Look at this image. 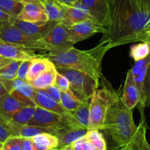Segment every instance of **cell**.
<instances>
[{
  "label": "cell",
  "instance_id": "1",
  "mask_svg": "<svg viewBox=\"0 0 150 150\" xmlns=\"http://www.w3.org/2000/svg\"><path fill=\"white\" fill-rule=\"evenodd\" d=\"M113 47L108 40L102 39L97 46L88 50H80L73 47L64 52L56 54L47 52L42 56L49 59L56 67L76 69L99 81L102 59L107 52Z\"/></svg>",
  "mask_w": 150,
  "mask_h": 150
},
{
  "label": "cell",
  "instance_id": "2",
  "mask_svg": "<svg viewBox=\"0 0 150 150\" xmlns=\"http://www.w3.org/2000/svg\"><path fill=\"white\" fill-rule=\"evenodd\" d=\"M137 129L132 110L127 108L122 96H119L108 108L101 130L110 136L117 146L124 148L132 140Z\"/></svg>",
  "mask_w": 150,
  "mask_h": 150
},
{
  "label": "cell",
  "instance_id": "3",
  "mask_svg": "<svg viewBox=\"0 0 150 150\" xmlns=\"http://www.w3.org/2000/svg\"><path fill=\"white\" fill-rule=\"evenodd\" d=\"M27 125L47 128L52 131L54 135L63 129L83 127L74 117L71 112L69 114H60L38 106L35 108L34 116Z\"/></svg>",
  "mask_w": 150,
  "mask_h": 150
},
{
  "label": "cell",
  "instance_id": "4",
  "mask_svg": "<svg viewBox=\"0 0 150 150\" xmlns=\"http://www.w3.org/2000/svg\"><path fill=\"white\" fill-rule=\"evenodd\" d=\"M119 96L116 91L106 86L97 89L90 102L89 129L101 130L108 108L114 103Z\"/></svg>",
  "mask_w": 150,
  "mask_h": 150
},
{
  "label": "cell",
  "instance_id": "5",
  "mask_svg": "<svg viewBox=\"0 0 150 150\" xmlns=\"http://www.w3.org/2000/svg\"><path fill=\"white\" fill-rule=\"evenodd\" d=\"M56 67V66H55ZM57 72L68 79L70 89L81 100H90L99 88V80L76 69L56 67Z\"/></svg>",
  "mask_w": 150,
  "mask_h": 150
},
{
  "label": "cell",
  "instance_id": "6",
  "mask_svg": "<svg viewBox=\"0 0 150 150\" xmlns=\"http://www.w3.org/2000/svg\"><path fill=\"white\" fill-rule=\"evenodd\" d=\"M0 40L32 50L49 52L48 47L41 38L25 34L11 24L0 27Z\"/></svg>",
  "mask_w": 150,
  "mask_h": 150
},
{
  "label": "cell",
  "instance_id": "7",
  "mask_svg": "<svg viewBox=\"0 0 150 150\" xmlns=\"http://www.w3.org/2000/svg\"><path fill=\"white\" fill-rule=\"evenodd\" d=\"M41 40L48 47V53L52 54L64 52L74 46L69 40V27L61 22L57 23Z\"/></svg>",
  "mask_w": 150,
  "mask_h": 150
},
{
  "label": "cell",
  "instance_id": "8",
  "mask_svg": "<svg viewBox=\"0 0 150 150\" xmlns=\"http://www.w3.org/2000/svg\"><path fill=\"white\" fill-rule=\"evenodd\" d=\"M96 33L106 35L108 28L96 20L87 19L69 27V40L74 45L76 43L89 38Z\"/></svg>",
  "mask_w": 150,
  "mask_h": 150
},
{
  "label": "cell",
  "instance_id": "9",
  "mask_svg": "<svg viewBox=\"0 0 150 150\" xmlns=\"http://www.w3.org/2000/svg\"><path fill=\"white\" fill-rule=\"evenodd\" d=\"M150 64V54L148 57L139 61L135 62V65L130 69L132 78L135 82L139 93V102L137 108L141 113V120H145L144 117V109H145V94L144 91V83L146 74L147 69Z\"/></svg>",
  "mask_w": 150,
  "mask_h": 150
},
{
  "label": "cell",
  "instance_id": "10",
  "mask_svg": "<svg viewBox=\"0 0 150 150\" xmlns=\"http://www.w3.org/2000/svg\"><path fill=\"white\" fill-rule=\"evenodd\" d=\"M72 150H107L106 140L100 130L89 129L80 139L71 144Z\"/></svg>",
  "mask_w": 150,
  "mask_h": 150
},
{
  "label": "cell",
  "instance_id": "11",
  "mask_svg": "<svg viewBox=\"0 0 150 150\" xmlns=\"http://www.w3.org/2000/svg\"><path fill=\"white\" fill-rule=\"evenodd\" d=\"M57 23L56 21H48L45 22H28L13 18L11 24L16 27L25 34L33 37L42 38H44Z\"/></svg>",
  "mask_w": 150,
  "mask_h": 150
},
{
  "label": "cell",
  "instance_id": "12",
  "mask_svg": "<svg viewBox=\"0 0 150 150\" xmlns=\"http://www.w3.org/2000/svg\"><path fill=\"white\" fill-rule=\"evenodd\" d=\"M24 7L16 18L28 22H45L48 16L41 2L32 0H23Z\"/></svg>",
  "mask_w": 150,
  "mask_h": 150
},
{
  "label": "cell",
  "instance_id": "13",
  "mask_svg": "<svg viewBox=\"0 0 150 150\" xmlns=\"http://www.w3.org/2000/svg\"><path fill=\"white\" fill-rule=\"evenodd\" d=\"M0 55L11 60L23 61L33 60L40 57L41 54H35L34 50L0 40Z\"/></svg>",
  "mask_w": 150,
  "mask_h": 150
},
{
  "label": "cell",
  "instance_id": "14",
  "mask_svg": "<svg viewBox=\"0 0 150 150\" xmlns=\"http://www.w3.org/2000/svg\"><path fill=\"white\" fill-rule=\"evenodd\" d=\"M64 7L66 10V16L60 22L67 27H69L87 19L95 20L91 15L87 7L83 5L80 0H77L71 5L64 4Z\"/></svg>",
  "mask_w": 150,
  "mask_h": 150
},
{
  "label": "cell",
  "instance_id": "15",
  "mask_svg": "<svg viewBox=\"0 0 150 150\" xmlns=\"http://www.w3.org/2000/svg\"><path fill=\"white\" fill-rule=\"evenodd\" d=\"M96 21L108 28L110 21V0H80Z\"/></svg>",
  "mask_w": 150,
  "mask_h": 150
},
{
  "label": "cell",
  "instance_id": "16",
  "mask_svg": "<svg viewBox=\"0 0 150 150\" xmlns=\"http://www.w3.org/2000/svg\"><path fill=\"white\" fill-rule=\"evenodd\" d=\"M35 89L28 82L22 80L18 87L9 93L16 98L23 106L36 108L37 105L35 102Z\"/></svg>",
  "mask_w": 150,
  "mask_h": 150
},
{
  "label": "cell",
  "instance_id": "17",
  "mask_svg": "<svg viewBox=\"0 0 150 150\" xmlns=\"http://www.w3.org/2000/svg\"><path fill=\"white\" fill-rule=\"evenodd\" d=\"M122 99L127 108H129L131 110L137 107L139 102V93H138L136 85L132 78L130 70L128 71L127 74Z\"/></svg>",
  "mask_w": 150,
  "mask_h": 150
},
{
  "label": "cell",
  "instance_id": "18",
  "mask_svg": "<svg viewBox=\"0 0 150 150\" xmlns=\"http://www.w3.org/2000/svg\"><path fill=\"white\" fill-rule=\"evenodd\" d=\"M88 130L83 127H79L59 131L54 135L59 141L57 150H62L66 147L70 146L72 143L84 136Z\"/></svg>",
  "mask_w": 150,
  "mask_h": 150
},
{
  "label": "cell",
  "instance_id": "19",
  "mask_svg": "<svg viewBox=\"0 0 150 150\" xmlns=\"http://www.w3.org/2000/svg\"><path fill=\"white\" fill-rule=\"evenodd\" d=\"M35 102L36 105L52 112L60 114H69L70 112L66 110L63 105L50 95L42 90H35Z\"/></svg>",
  "mask_w": 150,
  "mask_h": 150
},
{
  "label": "cell",
  "instance_id": "20",
  "mask_svg": "<svg viewBox=\"0 0 150 150\" xmlns=\"http://www.w3.org/2000/svg\"><path fill=\"white\" fill-rule=\"evenodd\" d=\"M148 144L146 120H141L136 132L132 137V140L122 149V150H147Z\"/></svg>",
  "mask_w": 150,
  "mask_h": 150
},
{
  "label": "cell",
  "instance_id": "21",
  "mask_svg": "<svg viewBox=\"0 0 150 150\" xmlns=\"http://www.w3.org/2000/svg\"><path fill=\"white\" fill-rule=\"evenodd\" d=\"M49 21L60 22L66 16L64 4L59 0H46L43 3Z\"/></svg>",
  "mask_w": 150,
  "mask_h": 150
},
{
  "label": "cell",
  "instance_id": "22",
  "mask_svg": "<svg viewBox=\"0 0 150 150\" xmlns=\"http://www.w3.org/2000/svg\"><path fill=\"white\" fill-rule=\"evenodd\" d=\"M54 66H55L49 59L44 57L41 54L40 57H38V58L32 60V64L30 66L28 74H27V81L30 82L35 80L41 74Z\"/></svg>",
  "mask_w": 150,
  "mask_h": 150
},
{
  "label": "cell",
  "instance_id": "23",
  "mask_svg": "<svg viewBox=\"0 0 150 150\" xmlns=\"http://www.w3.org/2000/svg\"><path fill=\"white\" fill-rule=\"evenodd\" d=\"M23 107L24 106L11 93H8L0 96V112L10 119Z\"/></svg>",
  "mask_w": 150,
  "mask_h": 150
},
{
  "label": "cell",
  "instance_id": "24",
  "mask_svg": "<svg viewBox=\"0 0 150 150\" xmlns=\"http://www.w3.org/2000/svg\"><path fill=\"white\" fill-rule=\"evenodd\" d=\"M31 138L35 150H57L58 146V139L52 134L41 133Z\"/></svg>",
  "mask_w": 150,
  "mask_h": 150
},
{
  "label": "cell",
  "instance_id": "25",
  "mask_svg": "<svg viewBox=\"0 0 150 150\" xmlns=\"http://www.w3.org/2000/svg\"><path fill=\"white\" fill-rule=\"evenodd\" d=\"M57 71L56 67L52 68L41 74L39 77L33 81L28 82L35 90H44L55 84Z\"/></svg>",
  "mask_w": 150,
  "mask_h": 150
},
{
  "label": "cell",
  "instance_id": "26",
  "mask_svg": "<svg viewBox=\"0 0 150 150\" xmlns=\"http://www.w3.org/2000/svg\"><path fill=\"white\" fill-rule=\"evenodd\" d=\"M90 100H82L79 108L71 112L76 120L88 129L90 126Z\"/></svg>",
  "mask_w": 150,
  "mask_h": 150
},
{
  "label": "cell",
  "instance_id": "27",
  "mask_svg": "<svg viewBox=\"0 0 150 150\" xmlns=\"http://www.w3.org/2000/svg\"><path fill=\"white\" fill-rule=\"evenodd\" d=\"M82 103V100L71 89L62 92L60 104L69 112H74Z\"/></svg>",
  "mask_w": 150,
  "mask_h": 150
},
{
  "label": "cell",
  "instance_id": "28",
  "mask_svg": "<svg viewBox=\"0 0 150 150\" xmlns=\"http://www.w3.org/2000/svg\"><path fill=\"white\" fill-rule=\"evenodd\" d=\"M24 7L20 0H0V10L13 18H17Z\"/></svg>",
  "mask_w": 150,
  "mask_h": 150
},
{
  "label": "cell",
  "instance_id": "29",
  "mask_svg": "<svg viewBox=\"0 0 150 150\" xmlns=\"http://www.w3.org/2000/svg\"><path fill=\"white\" fill-rule=\"evenodd\" d=\"M35 108L24 106L16 112L11 118V120L21 125H27L34 116Z\"/></svg>",
  "mask_w": 150,
  "mask_h": 150
},
{
  "label": "cell",
  "instance_id": "30",
  "mask_svg": "<svg viewBox=\"0 0 150 150\" xmlns=\"http://www.w3.org/2000/svg\"><path fill=\"white\" fill-rule=\"evenodd\" d=\"M150 54V44L147 42H141L130 47L129 55L135 62L139 61L148 57Z\"/></svg>",
  "mask_w": 150,
  "mask_h": 150
},
{
  "label": "cell",
  "instance_id": "31",
  "mask_svg": "<svg viewBox=\"0 0 150 150\" xmlns=\"http://www.w3.org/2000/svg\"><path fill=\"white\" fill-rule=\"evenodd\" d=\"M21 60H12L6 66L0 69V78L5 80H15L17 79L18 68L21 64Z\"/></svg>",
  "mask_w": 150,
  "mask_h": 150
},
{
  "label": "cell",
  "instance_id": "32",
  "mask_svg": "<svg viewBox=\"0 0 150 150\" xmlns=\"http://www.w3.org/2000/svg\"><path fill=\"white\" fill-rule=\"evenodd\" d=\"M3 150H22L21 149V138L11 136L3 143Z\"/></svg>",
  "mask_w": 150,
  "mask_h": 150
},
{
  "label": "cell",
  "instance_id": "33",
  "mask_svg": "<svg viewBox=\"0 0 150 150\" xmlns=\"http://www.w3.org/2000/svg\"><path fill=\"white\" fill-rule=\"evenodd\" d=\"M31 64L32 60H23V61H21L19 68H18L17 78L27 81V74L30 70Z\"/></svg>",
  "mask_w": 150,
  "mask_h": 150
},
{
  "label": "cell",
  "instance_id": "34",
  "mask_svg": "<svg viewBox=\"0 0 150 150\" xmlns=\"http://www.w3.org/2000/svg\"><path fill=\"white\" fill-rule=\"evenodd\" d=\"M144 91L145 94V106L150 107V64L147 69L144 83Z\"/></svg>",
  "mask_w": 150,
  "mask_h": 150
},
{
  "label": "cell",
  "instance_id": "35",
  "mask_svg": "<svg viewBox=\"0 0 150 150\" xmlns=\"http://www.w3.org/2000/svg\"><path fill=\"white\" fill-rule=\"evenodd\" d=\"M55 85L60 88L61 92L66 91L70 89V83H69L68 79L58 72H57V76H56Z\"/></svg>",
  "mask_w": 150,
  "mask_h": 150
},
{
  "label": "cell",
  "instance_id": "36",
  "mask_svg": "<svg viewBox=\"0 0 150 150\" xmlns=\"http://www.w3.org/2000/svg\"><path fill=\"white\" fill-rule=\"evenodd\" d=\"M42 91H45L46 93H48V94L50 95L52 97H53L55 100H57V102H59L60 103V98H61L62 92L60 90V88H59L55 84Z\"/></svg>",
  "mask_w": 150,
  "mask_h": 150
},
{
  "label": "cell",
  "instance_id": "37",
  "mask_svg": "<svg viewBox=\"0 0 150 150\" xmlns=\"http://www.w3.org/2000/svg\"><path fill=\"white\" fill-rule=\"evenodd\" d=\"M11 136H13V135L0 121V143H4L8 138Z\"/></svg>",
  "mask_w": 150,
  "mask_h": 150
},
{
  "label": "cell",
  "instance_id": "38",
  "mask_svg": "<svg viewBox=\"0 0 150 150\" xmlns=\"http://www.w3.org/2000/svg\"><path fill=\"white\" fill-rule=\"evenodd\" d=\"M21 149L35 150L34 143L31 138H21Z\"/></svg>",
  "mask_w": 150,
  "mask_h": 150
},
{
  "label": "cell",
  "instance_id": "39",
  "mask_svg": "<svg viewBox=\"0 0 150 150\" xmlns=\"http://www.w3.org/2000/svg\"><path fill=\"white\" fill-rule=\"evenodd\" d=\"M139 8L150 12V0H132Z\"/></svg>",
  "mask_w": 150,
  "mask_h": 150
},
{
  "label": "cell",
  "instance_id": "40",
  "mask_svg": "<svg viewBox=\"0 0 150 150\" xmlns=\"http://www.w3.org/2000/svg\"><path fill=\"white\" fill-rule=\"evenodd\" d=\"M13 17L11 16L6 13L3 12L0 10V26H2L4 24H11Z\"/></svg>",
  "mask_w": 150,
  "mask_h": 150
},
{
  "label": "cell",
  "instance_id": "41",
  "mask_svg": "<svg viewBox=\"0 0 150 150\" xmlns=\"http://www.w3.org/2000/svg\"><path fill=\"white\" fill-rule=\"evenodd\" d=\"M12 60H11V59L6 58V57H2V56L0 55V69L3 67V66H6L8 63H11Z\"/></svg>",
  "mask_w": 150,
  "mask_h": 150
},
{
  "label": "cell",
  "instance_id": "42",
  "mask_svg": "<svg viewBox=\"0 0 150 150\" xmlns=\"http://www.w3.org/2000/svg\"><path fill=\"white\" fill-rule=\"evenodd\" d=\"M8 91L5 89V88L4 87V86L2 85V83L0 82V96H3L4 94H6L8 93Z\"/></svg>",
  "mask_w": 150,
  "mask_h": 150
},
{
  "label": "cell",
  "instance_id": "43",
  "mask_svg": "<svg viewBox=\"0 0 150 150\" xmlns=\"http://www.w3.org/2000/svg\"><path fill=\"white\" fill-rule=\"evenodd\" d=\"M59 1H60V2H61L62 3L65 4V5H72V4H73L74 2H76L77 0H59Z\"/></svg>",
  "mask_w": 150,
  "mask_h": 150
},
{
  "label": "cell",
  "instance_id": "44",
  "mask_svg": "<svg viewBox=\"0 0 150 150\" xmlns=\"http://www.w3.org/2000/svg\"><path fill=\"white\" fill-rule=\"evenodd\" d=\"M145 42H147V43H148V44H150V35H149L147 36V38H146V39Z\"/></svg>",
  "mask_w": 150,
  "mask_h": 150
},
{
  "label": "cell",
  "instance_id": "45",
  "mask_svg": "<svg viewBox=\"0 0 150 150\" xmlns=\"http://www.w3.org/2000/svg\"><path fill=\"white\" fill-rule=\"evenodd\" d=\"M149 35H150V26L149 27L148 30H147V31H146V39L147 36H148ZM145 41H146V40H145ZM144 42H145V41H144Z\"/></svg>",
  "mask_w": 150,
  "mask_h": 150
},
{
  "label": "cell",
  "instance_id": "46",
  "mask_svg": "<svg viewBox=\"0 0 150 150\" xmlns=\"http://www.w3.org/2000/svg\"><path fill=\"white\" fill-rule=\"evenodd\" d=\"M122 149H123V148H121V147L116 146V147H115V148H112V149H110V150H122Z\"/></svg>",
  "mask_w": 150,
  "mask_h": 150
},
{
  "label": "cell",
  "instance_id": "47",
  "mask_svg": "<svg viewBox=\"0 0 150 150\" xmlns=\"http://www.w3.org/2000/svg\"><path fill=\"white\" fill-rule=\"evenodd\" d=\"M62 150H72V149L71 148V146H68V147H66V148L63 149Z\"/></svg>",
  "mask_w": 150,
  "mask_h": 150
},
{
  "label": "cell",
  "instance_id": "48",
  "mask_svg": "<svg viewBox=\"0 0 150 150\" xmlns=\"http://www.w3.org/2000/svg\"><path fill=\"white\" fill-rule=\"evenodd\" d=\"M32 1H37V2H40L43 4L44 2H45L46 0H32Z\"/></svg>",
  "mask_w": 150,
  "mask_h": 150
},
{
  "label": "cell",
  "instance_id": "49",
  "mask_svg": "<svg viewBox=\"0 0 150 150\" xmlns=\"http://www.w3.org/2000/svg\"><path fill=\"white\" fill-rule=\"evenodd\" d=\"M2 147H3V143H0V150L2 149Z\"/></svg>",
  "mask_w": 150,
  "mask_h": 150
},
{
  "label": "cell",
  "instance_id": "50",
  "mask_svg": "<svg viewBox=\"0 0 150 150\" xmlns=\"http://www.w3.org/2000/svg\"><path fill=\"white\" fill-rule=\"evenodd\" d=\"M147 150H150V144H149L148 146H147Z\"/></svg>",
  "mask_w": 150,
  "mask_h": 150
},
{
  "label": "cell",
  "instance_id": "51",
  "mask_svg": "<svg viewBox=\"0 0 150 150\" xmlns=\"http://www.w3.org/2000/svg\"><path fill=\"white\" fill-rule=\"evenodd\" d=\"M111 1H112V0H110V2H111Z\"/></svg>",
  "mask_w": 150,
  "mask_h": 150
},
{
  "label": "cell",
  "instance_id": "52",
  "mask_svg": "<svg viewBox=\"0 0 150 150\" xmlns=\"http://www.w3.org/2000/svg\"><path fill=\"white\" fill-rule=\"evenodd\" d=\"M20 1H23V0H20Z\"/></svg>",
  "mask_w": 150,
  "mask_h": 150
},
{
  "label": "cell",
  "instance_id": "53",
  "mask_svg": "<svg viewBox=\"0 0 150 150\" xmlns=\"http://www.w3.org/2000/svg\"><path fill=\"white\" fill-rule=\"evenodd\" d=\"M2 150H3V149H2Z\"/></svg>",
  "mask_w": 150,
  "mask_h": 150
},
{
  "label": "cell",
  "instance_id": "54",
  "mask_svg": "<svg viewBox=\"0 0 150 150\" xmlns=\"http://www.w3.org/2000/svg\"><path fill=\"white\" fill-rule=\"evenodd\" d=\"M0 27H1V26H0Z\"/></svg>",
  "mask_w": 150,
  "mask_h": 150
}]
</instances>
